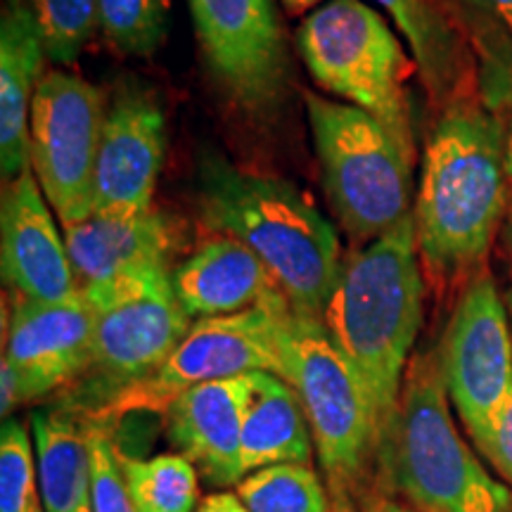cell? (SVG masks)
<instances>
[{
    "label": "cell",
    "instance_id": "cell-30",
    "mask_svg": "<svg viewBox=\"0 0 512 512\" xmlns=\"http://www.w3.org/2000/svg\"><path fill=\"white\" fill-rule=\"evenodd\" d=\"M505 302H508L510 309V320H512V287L505 292ZM491 467L505 479V484L512 489V387L508 403H505V411L501 415V425H498L496 434V448L494 458H491Z\"/></svg>",
    "mask_w": 512,
    "mask_h": 512
},
{
    "label": "cell",
    "instance_id": "cell-25",
    "mask_svg": "<svg viewBox=\"0 0 512 512\" xmlns=\"http://www.w3.org/2000/svg\"><path fill=\"white\" fill-rule=\"evenodd\" d=\"M249 512H332L328 486L311 465H273L238 484Z\"/></svg>",
    "mask_w": 512,
    "mask_h": 512
},
{
    "label": "cell",
    "instance_id": "cell-5",
    "mask_svg": "<svg viewBox=\"0 0 512 512\" xmlns=\"http://www.w3.org/2000/svg\"><path fill=\"white\" fill-rule=\"evenodd\" d=\"M283 380L309 420L332 512H358L375 494L377 444L368 396L323 320L285 309L280 318Z\"/></svg>",
    "mask_w": 512,
    "mask_h": 512
},
{
    "label": "cell",
    "instance_id": "cell-16",
    "mask_svg": "<svg viewBox=\"0 0 512 512\" xmlns=\"http://www.w3.org/2000/svg\"><path fill=\"white\" fill-rule=\"evenodd\" d=\"M252 401V375L197 384L166 408L169 439L209 484L238 486L242 467V427Z\"/></svg>",
    "mask_w": 512,
    "mask_h": 512
},
{
    "label": "cell",
    "instance_id": "cell-23",
    "mask_svg": "<svg viewBox=\"0 0 512 512\" xmlns=\"http://www.w3.org/2000/svg\"><path fill=\"white\" fill-rule=\"evenodd\" d=\"M479 64V88L512 69V0H439Z\"/></svg>",
    "mask_w": 512,
    "mask_h": 512
},
{
    "label": "cell",
    "instance_id": "cell-29",
    "mask_svg": "<svg viewBox=\"0 0 512 512\" xmlns=\"http://www.w3.org/2000/svg\"><path fill=\"white\" fill-rule=\"evenodd\" d=\"M91 418V415H88ZM91 448H93V486L91 508L93 512H138L128 496L124 470H121L119 448L114 446L110 425L91 418Z\"/></svg>",
    "mask_w": 512,
    "mask_h": 512
},
{
    "label": "cell",
    "instance_id": "cell-18",
    "mask_svg": "<svg viewBox=\"0 0 512 512\" xmlns=\"http://www.w3.org/2000/svg\"><path fill=\"white\" fill-rule=\"evenodd\" d=\"M48 50L29 0H5L0 15V171L10 183L29 169V117Z\"/></svg>",
    "mask_w": 512,
    "mask_h": 512
},
{
    "label": "cell",
    "instance_id": "cell-22",
    "mask_svg": "<svg viewBox=\"0 0 512 512\" xmlns=\"http://www.w3.org/2000/svg\"><path fill=\"white\" fill-rule=\"evenodd\" d=\"M313 437L292 384L275 373H252V401L242 427L245 475L273 465H311Z\"/></svg>",
    "mask_w": 512,
    "mask_h": 512
},
{
    "label": "cell",
    "instance_id": "cell-8",
    "mask_svg": "<svg viewBox=\"0 0 512 512\" xmlns=\"http://www.w3.org/2000/svg\"><path fill=\"white\" fill-rule=\"evenodd\" d=\"M285 309H290L285 294L275 292L254 309L195 320L155 373L119 392L100 411L86 415L114 422L128 413H164L178 396L197 384L252 373L283 377L278 330Z\"/></svg>",
    "mask_w": 512,
    "mask_h": 512
},
{
    "label": "cell",
    "instance_id": "cell-28",
    "mask_svg": "<svg viewBox=\"0 0 512 512\" xmlns=\"http://www.w3.org/2000/svg\"><path fill=\"white\" fill-rule=\"evenodd\" d=\"M0 512H46L38 484L36 451L17 418L0 430Z\"/></svg>",
    "mask_w": 512,
    "mask_h": 512
},
{
    "label": "cell",
    "instance_id": "cell-32",
    "mask_svg": "<svg viewBox=\"0 0 512 512\" xmlns=\"http://www.w3.org/2000/svg\"><path fill=\"white\" fill-rule=\"evenodd\" d=\"M197 512H249V510L238 494L219 491V494H211L204 498Z\"/></svg>",
    "mask_w": 512,
    "mask_h": 512
},
{
    "label": "cell",
    "instance_id": "cell-6",
    "mask_svg": "<svg viewBox=\"0 0 512 512\" xmlns=\"http://www.w3.org/2000/svg\"><path fill=\"white\" fill-rule=\"evenodd\" d=\"M325 195L351 238L373 242L413 214L415 145L373 114L304 95Z\"/></svg>",
    "mask_w": 512,
    "mask_h": 512
},
{
    "label": "cell",
    "instance_id": "cell-20",
    "mask_svg": "<svg viewBox=\"0 0 512 512\" xmlns=\"http://www.w3.org/2000/svg\"><path fill=\"white\" fill-rule=\"evenodd\" d=\"M171 280L185 313L197 320L254 309L280 292L252 249L221 235L174 268Z\"/></svg>",
    "mask_w": 512,
    "mask_h": 512
},
{
    "label": "cell",
    "instance_id": "cell-12",
    "mask_svg": "<svg viewBox=\"0 0 512 512\" xmlns=\"http://www.w3.org/2000/svg\"><path fill=\"white\" fill-rule=\"evenodd\" d=\"M204 64L219 91L264 119L290 93V53L275 0H188Z\"/></svg>",
    "mask_w": 512,
    "mask_h": 512
},
{
    "label": "cell",
    "instance_id": "cell-14",
    "mask_svg": "<svg viewBox=\"0 0 512 512\" xmlns=\"http://www.w3.org/2000/svg\"><path fill=\"white\" fill-rule=\"evenodd\" d=\"M93 335L95 313L83 290L55 304L15 297L3 361L15 370L22 401L48 396L86 373Z\"/></svg>",
    "mask_w": 512,
    "mask_h": 512
},
{
    "label": "cell",
    "instance_id": "cell-34",
    "mask_svg": "<svg viewBox=\"0 0 512 512\" xmlns=\"http://www.w3.org/2000/svg\"><path fill=\"white\" fill-rule=\"evenodd\" d=\"M280 3H283L287 15H304L309 10H318L323 0H280Z\"/></svg>",
    "mask_w": 512,
    "mask_h": 512
},
{
    "label": "cell",
    "instance_id": "cell-1",
    "mask_svg": "<svg viewBox=\"0 0 512 512\" xmlns=\"http://www.w3.org/2000/svg\"><path fill=\"white\" fill-rule=\"evenodd\" d=\"M508 124L475 95L441 110L415 192L420 264L439 283L475 275L508 204Z\"/></svg>",
    "mask_w": 512,
    "mask_h": 512
},
{
    "label": "cell",
    "instance_id": "cell-7",
    "mask_svg": "<svg viewBox=\"0 0 512 512\" xmlns=\"http://www.w3.org/2000/svg\"><path fill=\"white\" fill-rule=\"evenodd\" d=\"M297 48L320 88L415 145L406 86L418 67L380 12L363 0H328L297 29Z\"/></svg>",
    "mask_w": 512,
    "mask_h": 512
},
{
    "label": "cell",
    "instance_id": "cell-37",
    "mask_svg": "<svg viewBox=\"0 0 512 512\" xmlns=\"http://www.w3.org/2000/svg\"><path fill=\"white\" fill-rule=\"evenodd\" d=\"M76 512H93V508H91V505H83V508H79Z\"/></svg>",
    "mask_w": 512,
    "mask_h": 512
},
{
    "label": "cell",
    "instance_id": "cell-13",
    "mask_svg": "<svg viewBox=\"0 0 512 512\" xmlns=\"http://www.w3.org/2000/svg\"><path fill=\"white\" fill-rule=\"evenodd\" d=\"M166 152V117L150 88L121 86L107 107L95 169L93 216L152 211Z\"/></svg>",
    "mask_w": 512,
    "mask_h": 512
},
{
    "label": "cell",
    "instance_id": "cell-27",
    "mask_svg": "<svg viewBox=\"0 0 512 512\" xmlns=\"http://www.w3.org/2000/svg\"><path fill=\"white\" fill-rule=\"evenodd\" d=\"M43 31L48 57L60 67L79 60L100 31L98 0H29Z\"/></svg>",
    "mask_w": 512,
    "mask_h": 512
},
{
    "label": "cell",
    "instance_id": "cell-24",
    "mask_svg": "<svg viewBox=\"0 0 512 512\" xmlns=\"http://www.w3.org/2000/svg\"><path fill=\"white\" fill-rule=\"evenodd\" d=\"M126 489L138 512H197V467L183 453L150 460L119 453Z\"/></svg>",
    "mask_w": 512,
    "mask_h": 512
},
{
    "label": "cell",
    "instance_id": "cell-19",
    "mask_svg": "<svg viewBox=\"0 0 512 512\" xmlns=\"http://www.w3.org/2000/svg\"><path fill=\"white\" fill-rule=\"evenodd\" d=\"M406 38L422 86L432 105L446 110L453 102L479 95V64L470 43L439 0H375Z\"/></svg>",
    "mask_w": 512,
    "mask_h": 512
},
{
    "label": "cell",
    "instance_id": "cell-31",
    "mask_svg": "<svg viewBox=\"0 0 512 512\" xmlns=\"http://www.w3.org/2000/svg\"><path fill=\"white\" fill-rule=\"evenodd\" d=\"M479 98H482L486 105L496 112H503L505 107H510L512 110V69L498 81L479 88Z\"/></svg>",
    "mask_w": 512,
    "mask_h": 512
},
{
    "label": "cell",
    "instance_id": "cell-21",
    "mask_svg": "<svg viewBox=\"0 0 512 512\" xmlns=\"http://www.w3.org/2000/svg\"><path fill=\"white\" fill-rule=\"evenodd\" d=\"M91 418L67 408L31 415L43 510L76 512L91 505L93 448Z\"/></svg>",
    "mask_w": 512,
    "mask_h": 512
},
{
    "label": "cell",
    "instance_id": "cell-9",
    "mask_svg": "<svg viewBox=\"0 0 512 512\" xmlns=\"http://www.w3.org/2000/svg\"><path fill=\"white\" fill-rule=\"evenodd\" d=\"M95 313L88 373L100 411L107 401L150 377L188 335L192 318L178 302L171 268H145L105 285L81 287ZM91 411V413H95Z\"/></svg>",
    "mask_w": 512,
    "mask_h": 512
},
{
    "label": "cell",
    "instance_id": "cell-2",
    "mask_svg": "<svg viewBox=\"0 0 512 512\" xmlns=\"http://www.w3.org/2000/svg\"><path fill=\"white\" fill-rule=\"evenodd\" d=\"M422 320L425 275L411 214L344 259L323 313L325 330L354 366L368 396L377 460L394 430Z\"/></svg>",
    "mask_w": 512,
    "mask_h": 512
},
{
    "label": "cell",
    "instance_id": "cell-33",
    "mask_svg": "<svg viewBox=\"0 0 512 512\" xmlns=\"http://www.w3.org/2000/svg\"><path fill=\"white\" fill-rule=\"evenodd\" d=\"M358 512H418L411 505H406L399 498L394 496H387V494H373L368 496L366 501L361 503V508Z\"/></svg>",
    "mask_w": 512,
    "mask_h": 512
},
{
    "label": "cell",
    "instance_id": "cell-11",
    "mask_svg": "<svg viewBox=\"0 0 512 512\" xmlns=\"http://www.w3.org/2000/svg\"><path fill=\"white\" fill-rule=\"evenodd\" d=\"M105 117V98L91 81L62 69L43 74L31 102L29 166L64 226L93 216Z\"/></svg>",
    "mask_w": 512,
    "mask_h": 512
},
{
    "label": "cell",
    "instance_id": "cell-26",
    "mask_svg": "<svg viewBox=\"0 0 512 512\" xmlns=\"http://www.w3.org/2000/svg\"><path fill=\"white\" fill-rule=\"evenodd\" d=\"M100 31L126 57H152L171 27V0H98Z\"/></svg>",
    "mask_w": 512,
    "mask_h": 512
},
{
    "label": "cell",
    "instance_id": "cell-35",
    "mask_svg": "<svg viewBox=\"0 0 512 512\" xmlns=\"http://www.w3.org/2000/svg\"><path fill=\"white\" fill-rule=\"evenodd\" d=\"M508 176L512 181V114H510V121H508Z\"/></svg>",
    "mask_w": 512,
    "mask_h": 512
},
{
    "label": "cell",
    "instance_id": "cell-36",
    "mask_svg": "<svg viewBox=\"0 0 512 512\" xmlns=\"http://www.w3.org/2000/svg\"><path fill=\"white\" fill-rule=\"evenodd\" d=\"M508 242H510V249H512V211H510V221H508Z\"/></svg>",
    "mask_w": 512,
    "mask_h": 512
},
{
    "label": "cell",
    "instance_id": "cell-3",
    "mask_svg": "<svg viewBox=\"0 0 512 512\" xmlns=\"http://www.w3.org/2000/svg\"><path fill=\"white\" fill-rule=\"evenodd\" d=\"M197 207L204 226L264 261L294 313L323 320L344 266L342 247L335 226L297 185L209 155L197 174Z\"/></svg>",
    "mask_w": 512,
    "mask_h": 512
},
{
    "label": "cell",
    "instance_id": "cell-15",
    "mask_svg": "<svg viewBox=\"0 0 512 512\" xmlns=\"http://www.w3.org/2000/svg\"><path fill=\"white\" fill-rule=\"evenodd\" d=\"M3 283L29 302H67L81 292L67 242L57 233L48 200L31 166L5 185L0 207Z\"/></svg>",
    "mask_w": 512,
    "mask_h": 512
},
{
    "label": "cell",
    "instance_id": "cell-4",
    "mask_svg": "<svg viewBox=\"0 0 512 512\" xmlns=\"http://www.w3.org/2000/svg\"><path fill=\"white\" fill-rule=\"evenodd\" d=\"M375 494L418 512H512V489L460 437L437 347L408 363L399 413L377 460Z\"/></svg>",
    "mask_w": 512,
    "mask_h": 512
},
{
    "label": "cell",
    "instance_id": "cell-10",
    "mask_svg": "<svg viewBox=\"0 0 512 512\" xmlns=\"http://www.w3.org/2000/svg\"><path fill=\"white\" fill-rule=\"evenodd\" d=\"M448 401L477 451L494 458L496 434L512 387V320L489 273L467 280L439 347Z\"/></svg>",
    "mask_w": 512,
    "mask_h": 512
},
{
    "label": "cell",
    "instance_id": "cell-17",
    "mask_svg": "<svg viewBox=\"0 0 512 512\" xmlns=\"http://www.w3.org/2000/svg\"><path fill=\"white\" fill-rule=\"evenodd\" d=\"M69 259L81 287L105 285L145 268H169L181 245L178 223L164 211L140 216H91L64 226Z\"/></svg>",
    "mask_w": 512,
    "mask_h": 512
}]
</instances>
